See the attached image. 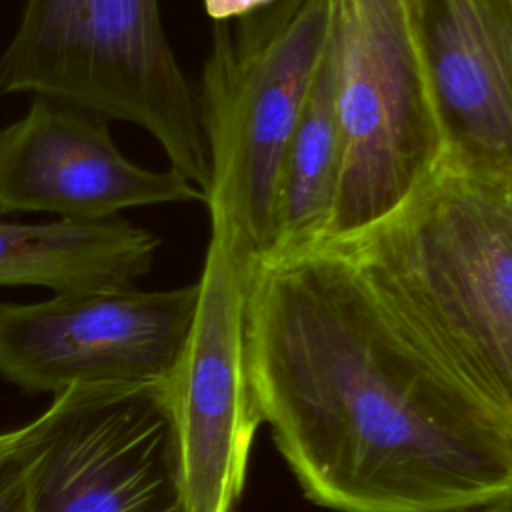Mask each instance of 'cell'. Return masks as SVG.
<instances>
[{
    "mask_svg": "<svg viewBox=\"0 0 512 512\" xmlns=\"http://www.w3.org/2000/svg\"><path fill=\"white\" fill-rule=\"evenodd\" d=\"M0 512H28L18 430L0 432Z\"/></svg>",
    "mask_w": 512,
    "mask_h": 512,
    "instance_id": "4fadbf2b",
    "label": "cell"
},
{
    "mask_svg": "<svg viewBox=\"0 0 512 512\" xmlns=\"http://www.w3.org/2000/svg\"><path fill=\"white\" fill-rule=\"evenodd\" d=\"M466 512H512V496L490 502V504H484V506H478V508H472V510H466Z\"/></svg>",
    "mask_w": 512,
    "mask_h": 512,
    "instance_id": "9a60e30c",
    "label": "cell"
},
{
    "mask_svg": "<svg viewBox=\"0 0 512 512\" xmlns=\"http://www.w3.org/2000/svg\"><path fill=\"white\" fill-rule=\"evenodd\" d=\"M340 160L342 140L330 26L324 54L284 158L270 254L306 248L324 238L338 190Z\"/></svg>",
    "mask_w": 512,
    "mask_h": 512,
    "instance_id": "7c38bea8",
    "label": "cell"
},
{
    "mask_svg": "<svg viewBox=\"0 0 512 512\" xmlns=\"http://www.w3.org/2000/svg\"><path fill=\"white\" fill-rule=\"evenodd\" d=\"M28 512H192L168 384H82L16 428Z\"/></svg>",
    "mask_w": 512,
    "mask_h": 512,
    "instance_id": "8992f818",
    "label": "cell"
},
{
    "mask_svg": "<svg viewBox=\"0 0 512 512\" xmlns=\"http://www.w3.org/2000/svg\"><path fill=\"white\" fill-rule=\"evenodd\" d=\"M206 12L216 22H230L242 20L252 14L266 12L284 0H202Z\"/></svg>",
    "mask_w": 512,
    "mask_h": 512,
    "instance_id": "5bb4252c",
    "label": "cell"
},
{
    "mask_svg": "<svg viewBox=\"0 0 512 512\" xmlns=\"http://www.w3.org/2000/svg\"><path fill=\"white\" fill-rule=\"evenodd\" d=\"M158 238L126 220H0V286L54 292L132 288L148 274Z\"/></svg>",
    "mask_w": 512,
    "mask_h": 512,
    "instance_id": "8fae6325",
    "label": "cell"
},
{
    "mask_svg": "<svg viewBox=\"0 0 512 512\" xmlns=\"http://www.w3.org/2000/svg\"><path fill=\"white\" fill-rule=\"evenodd\" d=\"M206 202L176 168L128 160L106 118L70 102L32 96L28 110L0 128V214L46 212L94 222L138 206Z\"/></svg>",
    "mask_w": 512,
    "mask_h": 512,
    "instance_id": "9c48e42d",
    "label": "cell"
},
{
    "mask_svg": "<svg viewBox=\"0 0 512 512\" xmlns=\"http://www.w3.org/2000/svg\"><path fill=\"white\" fill-rule=\"evenodd\" d=\"M336 244L512 422V188L440 162L390 216Z\"/></svg>",
    "mask_w": 512,
    "mask_h": 512,
    "instance_id": "7a4b0ae2",
    "label": "cell"
},
{
    "mask_svg": "<svg viewBox=\"0 0 512 512\" xmlns=\"http://www.w3.org/2000/svg\"><path fill=\"white\" fill-rule=\"evenodd\" d=\"M248 358L304 496L336 512H466L512 496V422L318 242L256 262Z\"/></svg>",
    "mask_w": 512,
    "mask_h": 512,
    "instance_id": "6da1fadb",
    "label": "cell"
},
{
    "mask_svg": "<svg viewBox=\"0 0 512 512\" xmlns=\"http://www.w3.org/2000/svg\"><path fill=\"white\" fill-rule=\"evenodd\" d=\"M342 160L320 242L400 208L442 160V132L408 0H332Z\"/></svg>",
    "mask_w": 512,
    "mask_h": 512,
    "instance_id": "5b68a950",
    "label": "cell"
},
{
    "mask_svg": "<svg viewBox=\"0 0 512 512\" xmlns=\"http://www.w3.org/2000/svg\"><path fill=\"white\" fill-rule=\"evenodd\" d=\"M200 284L56 292L0 302V376L26 392L82 384H168L192 328Z\"/></svg>",
    "mask_w": 512,
    "mask_h": 512,
    "instance_id": "ba28073f",
    "label": "cell"
},
{
    "mask_svg": "<svg viewBox=\"0 0 512 512\" xmlns=\"http://www.w3.org/2000/svg\"><path fill=\"white\" fill-rule=\"evenodd\" d=\"M0 92L50 96L148 132L206 194L208 154L160 0H24L0 54Z\"/></svg>",
    "mask_w": 512,
    "mask_h": 512,
    "instance_id": "277c9868",
    "label": "cell"
},
{
    "mask_svg": "<svg viewBox=\"0 0 512 512\" xmlns=\"http://www.w3.org/2000/svg\"><path fill=\"white\" fill-rule=\"evenodd\" d=\"M416 2H418V0H408V4H410V8H412V10H414V6H416Z\"/></svg>",
    "mask_w": 512,
    "mask_h": 512,
    "instance_id": "2e32d148",
    "label": "cell"
},
{
    "mask_svg": "<svg viewBox=\"0 0 512 512\" xmlns=\"http://www.w3.org/2000/svg\"><path fill=\"white\" fill-rule=\"evenodd\" d=\"M412 16L440 162L512 188V0H418Z\"/></svg>",
    "mask_w": 512,
    "mask_h": 512,
    "instance_id": "30bf717a",
    "label": "cell"
},
{
    "mask_svg": "<svg viewBox=\"0 0 512 512\" xmlns=\"http://www.w3.org/2000/svg\"><path fill=\"white\" fill-rule=\"evenodd\" d=\"M332 26V0L214 22L196 92L210 226L248 256L272 252L284 158Z\"/></svg>",
    "mask_w": 512,
    "mask_h": 512,
    "instance_id": "3957f363",
    "label": "cell"
},
{
    "mask_svg": "<svg viewBox=\"0 0 512 512\" xmlns=\"http://www.w3.org/2000/svg\"><path fill=\"white\" fill-rule=\"evenodd\" d=\"M256 262L210 226L196 314L168 380L192 512H234L264 422L248 358Z\"/></svg>",
    "mask_w": 512,
    "mask_h": 512,
    "instance_id": "52a82bcc",
    "label": "cell"
}]
</instances>
